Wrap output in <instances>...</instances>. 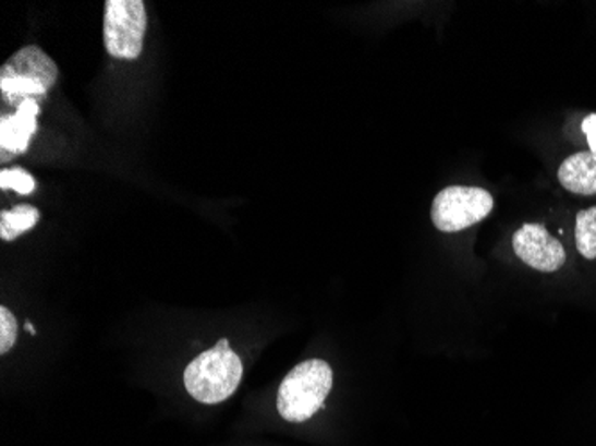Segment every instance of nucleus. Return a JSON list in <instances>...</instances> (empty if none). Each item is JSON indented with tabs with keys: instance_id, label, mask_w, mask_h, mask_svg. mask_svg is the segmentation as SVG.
Segmentation results:
<instances>
[{
	"instance_id": "nucleus-6",
	"label": "nucleus",
	"mask_w": 596,
	"mask_h": 446,
	"mask_svg": "<svg viewBox=\"0 0 596 446\" xmlns=\"http://www.w3.org/2000/svg\"><path fill=\"white\" fill-rule=\"evenodd\" d=\"M514 254L534 270L552 274L567 263L561 241L548 234L542 224H525L513 236Z\"/></svg>"
},
{
	"instance_id": "nucleus-11",
	"label": "nucleus",
	"mask_w": 596,
	"mask_h": 446,
	"mask_svg": "<svg viewBox=\"0 0 596 446\" xmlns=\"http://www.w3.org/2000/svg\"><path fill=\"white\" fill-rule=\"evenodd\" d=\"M0 188L2 190H13V192L21 193V195H31L35 192L36 181L35 177L31 176L24 168H4L0 172Z\"/></svg>"
},
{
	"instance_id": "nucleus-9",
	"label": "nucleus",
	"mask_w": 596,
	"mask_h": 446,
	"mask_svg": "<svg viewBox=\"0 0 596 446\" xmlns=\"http://www.w3.org/2000/svg\"><path fill=\"white\" fill-rule=\"evenodd\" d=\"M40 221V212L29 204H21L13 209L0 213V238L13 241L24 232L31 231Z\"/></svg>"
},
{
	"instance_id": "nucleus-10",
	"label": "nucleus",
	"mask_w": 596,
	"mask_h": 446,
	"mask_svg": "<svg viewBox=\"0 0 596 446\" xmlns=\"http://www.w3.org/2000/svg\"><path fill=\"white\" fill-rule=\"evenodd\" d=\"M576 251L586 260H596V206L576 215Z\"/></svg>"
},
{
	"instance_id": "nucleus-12",
	"label": "nucleus",
	"mask_w": 596,
	"mask_h": 446,
	"mask_svg": "<svg viewBox=\"0 0 596 446\" xmlns=\"http://www.w3.org/2000/svg\"><path fill=\"white\" fill-rule=\"evenodd\" d=\"M19 334L15 316L8 308H0V353H8L13 349Z\"/></svg>"
},
{
	"instance_id": "nucleus-13",
	"label": "nucleus",
	"mask_w": 596,
	"mask_h": 446,
	"mask_svg": "<svg viewBox=\"0 0 596 446\" xmlns=\"http://www.w3.org/2000/svg\"><path fill=\"white\" fill-rule=\"evenodd\" d=\"M582 131L586 134L587 145L592 148V153L596 154V113L584 118V122H582Z\"/></svg>"
},
{
	"instance_id": "nucleus-3",
	"label": "nucleus",
	"mask_w": 596,
	"mask_h": 446,
	"mask_svg": "<svg viewBox=\"0 0 596 446\" xmlns=\"http://www.w3.org/2000/svg\"><path fill=\"white\" fill-rule=\"evenodd\" d=\"M60 77L54 59L36 45L22 47L0 69V92L5 103L45 97Z\"/></svg>"
},
{
	"instance_id": "nucleus-1",
	"label": "nucleus",
	"mask_w": 596,
	"mask_h": 446,
	"mask_svg": "<svg viewBox=\"0 0 596 446\" xmlns=\"http://www.w3.org/2000/svg\"><path fill=\"white\" fill-rule=\"evenodd\" d=\"M243 364L229 347V339H220L212 349L193 359L184 372V386L197 402L220 403L231 397L242 383Z\"/></svg>"
},
{
	"instance_id": "nucleus-5",
	"label": "nucleus",
	"mask_w": 596,
	"mask_h": 446,
	"mask_svg": "<svg viewBox=\"0 0 596 446\" xmlns=\"http://www.w3.org/2000/svg\"><path fill=\"white\" fill-rule=\"evenodd\" d=\"M494 196L483 188H445L434 198L430 218L441 232H459L483 221L494 212Z\"/></svg>"
},
{
	"instance_id": "nucleus-4",
	"label": "nucleus",
	"mask_w": 596,
	"mask_h": 446,
	"mask_svg": "<svg viewBox=\"0 0 596 446\" xmlns=\"http://www.w3.org/2000/svg\"><path fill=\"white\" fill-rule=\"evenodd\" d=\"M144 0H108L104 13V45L111 58L138 59L147 33Z\"/></svg>"
},
{
	"instance_id": "nucleus-7",
	"label": "nucleus",
	"mask_w": 596,
	"mask_h": 446,
	"mask_svg": "<svg viewBox=\"0 0 596 446\" xmlns=\"http://www.w3.org/2000/svg\"><path fill=\"white\" fill-rule=\"evenodd\" d=\"M40 104L36 98H25L16 106L15 114H4L0 120V159L8 161L21 156L29 147L36 133V118Z\"/></svg>"
},
{
	"instance_id": "nucleus-2",
	"label": "nucleus",
	"mask_w": 596,
	"mask_h": 446,
	"mask_svg": "<svg viewBox=\"0 0 596 446\" xmlns=\"http://www.w3.org/2000/svg\"><path fill=\"white\" fill-rule=\"evenodd\" d=\"M332 389V370L321 359L296 364L282 381L277 409L288 422H306L326 402Z\"/></svg>"
},
{
	"instance_id": "nucleus-14",
	"label": "nucleus",
	"mask_w": 596,
	"mask_h": 446,
	"mask_svg": "<svg viewBox=\"0 0 596 446\" xmlns=\"http://www.w3.org/2000/svg\"><path fill=\"white\" fill-rule=\"evenodd\" d=\"M25 327H27V330H29L31 334H36L35 327H33V324H29V322L25 324Z\"/></svg>"
},
{
	"instance_id": "nucleus-8",
	"label": "nucleus",
	"mask_w": 596,
	"mask_h": 446,
	"mask_svg": "<svg viewBox=\"0 0 596 446\" xmlns=\"http://www.w3.org/2000/svg\"><path fill=\"white\" fill-rule=\"evenodd\" d=\"M559 182L568 192L576 195H596V154L576 153L562 162Z\"/></svg>"
}]
</instances>
